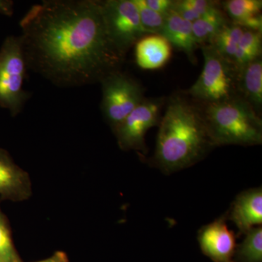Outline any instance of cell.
Masks as SVG:
<instances>
[{
  "instance_id": "1",
  "label": "cell",
  "mask_w": 262,
  "mask_h": 262,
  "mask_svg": "<svg viewBox=\"0 0 262 262\" xmlns=\"http://www.w3.org/2000/svg\"><path fill=\"white\" fill-rule=\"evenodd\" d=\"M20 27L27 69L57 87L100 83L125 63L101 0H44L29 8Z\"/></svg>"
},
{
  "instance_id": "8",
  "label": "cell",
  "mask_w": 262,
  "mask_h": 262,
  "mask_svg": "<svg viewBox=\"0 0 262 262\" xmlns=\"http://www.w3.org/2000/svg\"><path fill=\"white\" fill-rule=\"evenodd\" d=\"M165 103L164 98H146L113 130L119 147L123 151H135L145 155L146 132L159 125L160 113Z\"/></svg>"
},
{
  "instance_id": "16",
  "label": "cell",
  "mask_w": 262,
  "mask_h": 262,
  "mask_svg": "<svg viewBox=\"0 0 262 262\" xmlns=\"http://www.w3.org/2000/svg\"><path fill=\"white\" fill-rule=\"evenodd\" d=\"M246 29L229 20L209 43L224 58L233 62L239 41Z\"/></svg>"
},
{
  "instance_id": "12",
  "label": "cell",
  "mask_w": 262,
  "mask_h": 262,
  "mask_svg": "<svg viewBox=\"0 0 262 262\" xmlns=\"http://www.w3.org/2000/svg\"><path fill=\"white\" fill-rule=\"evenodd\" d=\"M160 34L170 42L172 48L184 53L191 63L194 65L198 63L195 52L200 47L194 39L192 23L182 18L172 9L165 15Z\"/></svg>"
},
{
  "instance_id": "18",
  "label": "cell",
  "mask_w": 262,
  "mask_h": 262,
  "mask_svg": "<svg viewBox=\"0 0 262 262\" xmlns=\"http://www.w3.org/2000/svg\"><path fill=\"white\" fill-rule=\"evenodd\" d=\"M241 244L237 245L233 262H262V227L247 232Z\"/></svg>"
},
{
  "instance_id": "14",
  "label": "cell",
  "mask_w": 262,
  "mask_h": 262,
  "mask_svg": "<svg viewBox=\"0 0 262 262\" xmlns=\"http://www.w3.org/2000/svg\"><path fill=\"white\" fill-rule=\"evenodd\" d=\"M237 94L261 116L262 110V57L238 69Z\"/></svg>"
},
{
  "instance_id": "20",
  "label": "cell",
  "mask_w": 262,
  "mask_h": 262,
  "mask_svg": "<svg viewBox=\"0 0 262 262\" xmlns=\"http://www.w3.org/2000/svg\"><path fill=\"white\" fill-rule=\"evenodd\" d=\"M221 8V2L211 0H174L173 10L193 23L212 10Z\"/></svg>"
},
{
  "instance_id": "4",
  "label": "cell",
  "mask_w": 262,
  "mask_h": 262,
  "mask_svg": "<svg viewBox=\"0 0 262 262\" xmlns=\"http://www.w3.org/2000/svg\"><path fill=\"white\" fill-rule=\"evenodd\" d=\"M201 48L204 58L203 71L196 82L183 94L202 104L239 97L238 69L233 62L224 58L211 45H204Z\"/></svg>"
},
{
  "instance_id": "23",
  "label": "cell",
  "mask_w": 262,
  "mask_h": 262,
  "mask_svg": "<svg viewBox=\"0 0 262 262\" xmlns=\"http://www.w3.org/2000/svg\"><path fill=\"white\" fill-rule=\"evenodd\" d=\"M144 3L149 9L166 15L173 9L174 0H144Z\"/></svg>"
},
{
  "instance_id": "22",
  "label": "cell",
  "mask_w": 262,
  "mask_h": 262,
  "mask_svg": "<svg viewBox=\"0 0 262 262\" xmlns=\"http://www.w3.org/2000/svg\"><path fill=\"white\" fill-rule=\"evenodd\" d=\"M139 11L143 29L147 34H160L165 23V15L149 9L144 0H133Z\"/></svg>"
},
{
  "instance_id": "2",
  "label": "cell",
  "mask_w": 262,
  "mask_h": 262,
  "mask_svg": "<svg viewBox=\"0 0 262 262\" xmlns=\"http://www.w3.org/2000/svg\"><path fill=\"white\" fill-rule=\"evenodd\" d=\"M165 103L151 163L170 175L192 166L215 147L199 103L183 93L173 95Z\"/></svg>"
},
{
  "instance_id": "5",
  "label": "cell",
  "mask_w": 262,
  "mask_h": 262,
  "mask_svg": "<svg viewBox=\"0 0 262 262\" xmlns=\"http://www.w3.org/2000/svg\"><path fill=\"white\" fill-rule=\"evenodd\" d=\"M27 70L20 36L7 37L0 48V106L13 117L31 97L23 89Z\"/></svg>"
},
{
  "instance_id": "6",
  "label": "cell",
  "mask_w": 262,
  "mask_h": 262,
  "mask_svg": "<svg viewBox=\"0 0 262 262\" xmlns=\"http://www.w3.org/2000/svg\"><path fill=\"white\" fill-rule=\"evenodd\" d=\"M101 84V110L113 130L145 99L144 86L122 70L106 76Z\"/></svg>"
},
{
  "instance_id": "19",
  "label": "cell",
  "mask_w": 262,
  "mask_h": 262,
  "mask_svg": "<svg viewBox=\"0 0 262 262\" xmlns=\"http://www.w3.org/2000/svg\"><path fill=\"white\" fill-rule=\"evenodd\" d=\"M227 18L234 24L241 23L253 15L261 14V0H227L221 2Z\"/></svg>"
},
{
  "instance_id": "9",
  "label": "cell",
  "mask_w": 262,
  "mask_h": 262,
  "mask_svg": "<svg viewBox=\"0 0 262 262\" xmlns=\"http://www.w3.org/2000/svg\"><path fill=\"white\" fill-rule=\"evenodd\" d=\"M224 214L211 223L203 226L198 234L202 253L213 262H233L236 237L227 225Z\"/></svg>"
},
{
  "instance_id": "11",
  "label": "cell",
  "mask_w": 262,
  "mask_h": 262,
  "mask_svg": "<svg viewBox=\"0 0 262 262\" xmlns=\"http://www.w3.org/2000/svg\"><path fill=\"white\" fill-rule=\"evenodd\" d=\"M225 214L227 220L232 221L237 227L239 234H246L254 227L261 226V187L239 193Z\"/></svg>"
},
{
  "instance_id": "24",
  "label": "cell",
  "mask_w": 262,
  "mask_h": 262,
  "mask_svg": "<svg viewBox=\"0 0 262 262\" xmlns=\"http://www.w3.org/2000/svg\"><path fill=\"white\" fill-rule=\"evenodd\" d=\"M14 3L10 0H0V13L12 16L14 12Z\"/></svg>"
},
{
  "instance_id": "3",
  "label": "cell",
  "mask_w": 262,
  "mask_h": 262,
  "mask_svg": "<svg viewBox=\"0 0 262 262\" xmlns=\"http://www.w3.org/2000/svg\"><path fill=\"white\" fill-rule=\"evenodd\" d=\"M200 104L214 147L262 144L261 116L242 98L236 97L224 102Z\"/></svg>"
},
{
  "instance_id": "25",
  "label": "cell",
  "mask_w": 262,
  "mask_h": 262,
  "mask_svg": "<svg viewBox=\"0 0 262 262\" xmlns=\"http://www.w3.org/2000/svg\"><path fill=\"white\" fill-rule=\"evenodd\" d=\"M35 262H69V258L67 253L63 251H58L50 257Z\"/></svg>"
},
{
  "instance_id": "17",
  "label": "cell",
  "mask_w": 262,
  "mask_h": 262,
  "mask_svg": "<svg viewBox=\"0 0 262 262\" xmlns=\"http://www.w3.org/2000/svg\"><path fill=\"white\" fill-rule=\"evenodd\" d=\"M262 55V32L246 29L234 56L233 63L237 69Z\"/></svg>"
},
{
  "instance_id": "10",
  "label": "cell",
  "mask_w": 262,
  "mask_h": 262,
  "mask_svg": "<svg viewBox=\"0 0 262 262\" xmlns=\"http://www.w3.org/2000/svg\"><path fill=\"white\" fill-rule=\"evenodd\" d=\"M32 195L29 173L15 163L6 150L0 148V200L23 202Z\"/></svg>"
},
{
  "instance_id": "13",
  "label": "cell",
  "mask_w": 262,
  "mask_h": 262,
  "mask_svg": "<svg viewBox=\"0 0 262 262\" xmlns=\"http://www.w3.org/2000/svg\"><path fill=\"white\" fill-rule=\"evenodd\" d=\"M172 49L171 45L161 34H148L135 45L136 64L142 70H158L170 59Z\"/></svg>"
},
{
  "instance_id": "7",
  "label": "cell",
  "mask_w": 262,
  "mask_h": 262,
  "mask_svg": "<svg viewBox=\"0 0 262 262\" xmlns=\"http://www.w3.org/2000/svg\"><path fill=\"white\" fill-rule=\"evenodd\" d=\"M103 18L117 50L124 56L136 42L148 35L141 26L139 11L133 0L101 1Z\"/></svg>"
},
{
  "instance_id": "21",
  "label": "cell",
  "mask_w": 262,
  "mask_h": 262,
  "mask_svg": "<svg viewBox=\"0 0 262 262\" xmlns=\"http://www.w3.org/2000/svg\"><path fill=\"white\" fill-rule=\"evenodd\" d=\"M0 262H22L15 250L9 224L0 208Z\"/></svg>"
},
{
  "instance_id": "15",
  "label": "cell",
  "mask_w": 262,
  "mask_h": 262,
  "mask_svg": "<svg viewBox=\"0 0 262 262\" xmlns=\"http://www.w3.org/2000/svg\"><path fill=\"white\" fill-rule=\"evenodd\" d=\"M229 20L221 6L193 22V34L198 46L209 44Z\"/></svg>"
}]
</instances>
